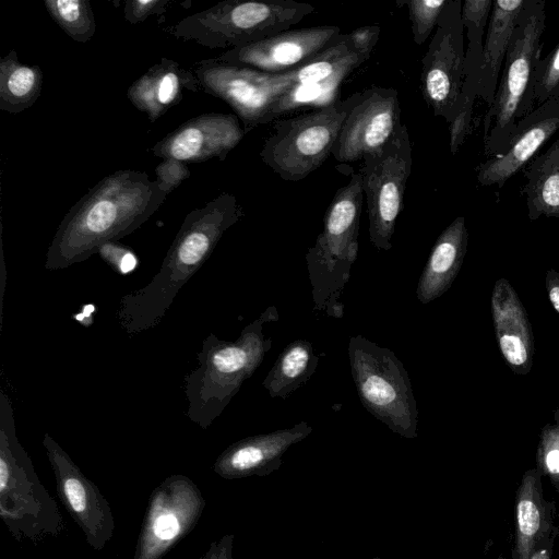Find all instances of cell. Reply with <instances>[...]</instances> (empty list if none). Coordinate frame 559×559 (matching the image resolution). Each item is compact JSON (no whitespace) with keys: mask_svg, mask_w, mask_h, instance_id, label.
Listing matches in <instances>:
<instances>
[{"mask_svg":"<svg viewBox=\"0 0 559 559\" xmlns=\"http://www.w3.org/2000/svg\"><path fill=\"white\" fill-rule=\"evenodd\" d=\"M0 515L16 539L32 543L58 535L63 521L20 444L10 400L0 399Z\"/></svg>","mask_w":559,"mask_h":559,"instance_id":"5","label":"cell"},{"mask_svg":"<svg viewBox=\"0 0 559 559\" xmlns=\"http://www.w3.org/2000/svg\"><path fill=\"white\" fill-rule=\"evenodd\" d=\"M246 134L235 114H203L181 123L153 147L155 156L200 163L225 160Z\"/></svg>","mask_w":559,"mask_h":559,"instance_id":"17","label":"cell"},{"mask_svg":"<svg viewBox=\"0 0 559 559\" xmlns=\"http://www.w3.org/2000/svg\"><path fill=\"white\" fill-rule=\"evenodd\" d=\"M166 197L145 173L126 169L108 175L64 215L47 250L45 267L61 270L87 260L102 245L140 228Z\"/></svg>","mask_w":559,"mask_h":559,"instance_id":"1","label":"cell"},{"mask_svg":"<svg viewBox=\"0 0 559 559\" xmlns=\"http://www.w3.org/2000/svg\"><path fill=\"white\" fill-rule=\"evenodd\" d=\"M525 0H496L492 2L487 32L484 40L483 60L479 76L478 97L492 106L497 93L500 72Z\"/></svg>","mask_w":559,"mask_h":559,"instance_id":"25","label":"cell"},{"mask_svg":"<svg viewBox=\"0 0 559 559\" xmlns=\"http://www.w3.org/2000/svg\"><path fill=\"white\" fill-rule=\"evenodd\" d=\"M412 145L406 124L378 153L362 159L359 170L366 195L369 239L377 250L392 248V237L412 170Z\"/></svg>","mask_w":559,"mask_h":559,"instance_id":"10","label":"cell"},{"mask_svg":"<svg viewBox=\"0 0 559 559\" xmlns=\"http://www.w3.org/2000/svg\"><path fill=\"white\" fill-rule=\"evenodd\" d=\"M234 535L226 534L211 544L209 550L200 559H233Z\"/></svg>","mask_w":559,"mask_h":559,"instance_id":"38","label":"cell"},{"mask_svg":"<svg viewBox=\"0 0 559 559\" xmlns=\"http://www.w3.org/2000/svg\"><path fill=\"white\" fill-rule=\"evenodd\" d=\"M558 129L559 96L548 99L518 121L503 153L489 157L478 166V183L501 188L526 166Z\"/></svg>","mask_w":559,"mask_h":559,"instance_id":"18","label":"cell"},{"mask_svg":"<svg viewBox=\"0 0 559 559\" xmlns=\"http://www.w3.org/2000/svg\"><path fill=\"white\" fill-rule=\"evenodd\" d=\"M536 468L559 493V407L554 412V423H548L540 430Z\"/></svg>","mask_w":559,"mask_h":559,"instance_id":"32","label":"cell"},{"mask_svg":"<svg viewBox=\"0 0 559 559\" xmlns=\"http://www.w3.org/2000/svg\"><path fill=\"white\" fill-rule=\"evenodd\" d=\"M372 559H381V558H379V557H374V558H372Z\"/></svg>","mask_w":559,"mask_h":559,"instance_id":"42","label":"cell"},{"mask_svg":"<svg viewBox=\"0 0 559 559\" xmlns=\"http://www.w3.org/2000/svg\"><path fill=\"white\" fill-rule=\"evenodd\" d=\"M448 0H411L404 2L408 9L415 44L423 45L436 28Z\"/></svg>","mask_w":559,"mask_h":559,"instance_id":"33","label":"cell"},{"mask_svg":"<svg viewBox=\"0 0 559 559\" xmlns=\"http://www.w3.org/2000/svg\"><path fill=\"white\" fill-rule=\"evenodd\" d=\"M43 86V72L38 66L19 61L11 50L0 60V109L20 114L35 104Z\"/></svg>","mask_w":559,"mask_h":559,"instance_id":"28","label":"cell"},{"mask_svg":"<svg viewBox=\"0 0 559 559\" xmlns=\"http://www.w3.org/2000/svg\"><path fill=\"white\" fill-rule=\"evenodd\" d=\"M545 2L525 0L503 61L492 106L484 120L485 153L489 157L506 150L528 95L542 50Z\"/></svg>","mask_w":559,"mask_h":559,"instance_id":"8","label":"cell"},{"mask_svg":"<svg viewBox=\"0 0 559 559\" xmlns=\"http://www.w3.org/2000/svg\"><path fill=\"white\" fill-rule=\"evenodd\" d=\"M354 70L355 68H346L322 81L293 86L272 107L271 122L299 109H320L340 100L341 84Z\"/></svg>","mask_w":559,"mask_h":559,"instance_id":"29","label":"cell"},{"mask_svg":"<svg viewBox=\"0 0 559 559\" xmlns=\"http://www.w3.org/2000/svg\"><path fill=\"white\" fill-rule=\"evenodd\" d=\"M528 218L559 217V136L524 169Z\"/></svg>","mask_w":559,"mask_h":559,"instance_id":"26","label":"cell"},{"mask_svg":"<svg viewBox=\"0 0 559 559\" xmlns=\"http://www.w3.org/2000/svg\"><path fill=\"white\" fill-rule=\"evenodd\" d=\"M462 1L448 0L421 60V92L435 116L453 121L463 85L465 43Z\"/></svg>","mask_w":559,"mask_h":559,"instance_id":"11","label":"cell"},{"mask_svg":"<svg viewBox=\"0 0 559 559\" xmlns=\"http://www.w3.org/2000/svg\"><path fill=\"white\" fill-rule=\"evenodd\" d=\"M311 432L312 427L301 421L289 428L247 437L230 444L216 459L214 471L228 480L270 475L281 467L286 451Z\"/></svg>","mask_w":559,"mask_h":559,"instance_id":"19","label":"cell"},{"mask_svg":"<svg viewBox=\"0 0 559 559\" xmlns=\"http://www.w3.org/2000/svg\"><path fill=\"white\" fill-rule=\"evenodd\" d=\"M97 252L112 267L123 274L132 271L138 263L134 252L117 241H108L102 245Z\"/></svg>","mask_w":559,"mask_h":559,"instance_id":"36","label":"cell"},{"mask_svg":"<svg viewBox=\"0 0 559 559\" xmlns=\"http://www.w3.org/2000/svg\"><path fill=\"white\" fill-rule=\"evenodd\" d=\"M362 193L361 176L354 173L334 194L324 214L323 229L306 254L313 311L334 319L344 316L340 298L358 254Z\"/></svg>","mask_w":559,"mask_h":559,"instance_id":"4","label":"cell"},{"mask_svg":"<svg viewBox=\"0 0 559 559\" xmlns=\"http://www.w3.org/2000/svg\"><path fill=\"white\" fill-rule=\"evenodd\" d=\"M559 535L551 536L547 540L539 544L531 554L528 559H551L554 554L555 542Z\"/></svg>","mask_w":559,"mask_h":559,"instance_id":"40","label":"cell"},{"mask_svg":"<svg viewBox=\"0 0 559 559\" xmlns=\"http://www.w3.org/2000/svg\"><path fill=\"white\" fill-rule=\"evenodd\" d=\"M190 71L199 91L221 98L233 108L246 133L271 122L272 107L287 92L274 82L273 73L215 58L198 61Z\"/></svg>","mask_w":559,"mask_h":559,"instance_id":"12","label":"cell"},{"mask_svg":"<svg viewBox=\"0 0 559 559\" xmlns=\"http://www.w3.org/2000/svg\"><path fill=\"white\" fill-rule=\"evenodd\" d=\"M468 233L463 216L456 217L437 238L416 288V296L427 305L452 285L463 264Z\"/></svg>","mask_w":559,"mask_h":559,"instance_id":"24","label":"cell"},{"mask_svg":"<svg viewBox=\"0 0 559 559\" xmlns=\"http://www.w3.org/2000/svg\"><path fill=\"white\" fill-rule=\"evenodd\" d=\"M242 216L236 197L227 192L189 212L155 276L142 288L122 296L117 311L121 328L136 334L156 326L224 233Z\"/></svg>","mask_w":559,"mask_h":559,"instance_id":"2","label":"cell"},{"mask_svg":"<svg viewBox=\"0 0 559 559\" xmlns=\"http://www.w3.org/2000/svg\"><path fill=\"white\" fill-rule=\"evenodd\" d=\"M46 10L64 33L78 43H87L96 32L88 0H45Z\"/></svg>","mask_w":559,"mask_h":559,"instance_id":"30","label":"cell"},{"mask_svg":"<svg viewBox=\"0 0 559 559\" xmlns=\"http://www.w3.org/2000/svg\"><path fill=\"white\" fill-rule=\"evenodd\" d=\"M294 0H227L183 17L167 32L207 48H237L278 34L312 13Z\"/></svg>","mask_w":559,"mask_h":559,"instance_id":"6","label":"cell"},{"mask_svg":"<svg viewBox=\"0 0 559 559\" xmlns=\"http://www.w3.org/2000/svg\"><path fill=\"white\" fill-rule=\"evenodd\" d=\"M278 320L275 306L267 307L246 325L236 341L207 335L198 354V366L185 379L188 417L206 429L239 392L272 347L265 324Z\"/></svg>","mask_w":559,"mask_h":559,"instance_id":"3","label":"cell"},{"mask_svg":"<svg viewBox=\"0 0 559 559\" xmlns=\"http://www.w3.org/2000/svg\"><path fill=\"white\" fill-rule=\"evenodd\" d=\"M556 512V502L545 498L540 473L536 467L527 469L515 496V538L511 559H528L539 544L559 535Z\"/></svg>","mask_w":559,"mask_h":559,"instance_id":"22","label":"cell"},{"mask_svg":"<svg viewBox=\"0 0 559 559\" xmlns=\"http://www.w3.org/2000/svg\"><path fill=\"white\" fill-rule=\"evenodd\" d=\"M43 444L56 477L60 500L82 530L88 545L102 550L115 531L114 515L107 500L49 433L45 435Z\"/></svg>","mask_w":559,"mask_h":559,"instance_id":"15","label":"cell"},{"mask_svg":"<svg viewBox=\"0 0 559 559\" xmlns=\"http://www.w3.org/2000/svg\"><path fill=\"white\" fill-rule=\"evenodd\" d=\"M347 352L361 405L394 433L415 439L418 408L403 362L390 348L362 335L349 338Z\"/></svg>","mask_w":559,"mask_h":559,"instance_id":"7","label":"cell"},{"mask_svg":"<svg viewBox=\"0 0 559 559\" xmlns=\"http://www.w3.org/2000/svg\"><path fill=\"white\" fill-rule=\"evenodd\" d=\"M402 124L397 91L367 88L344 120L332 156L341 163L362 160L380 152Z\"/></svg>","mask_w":559,"mask_h":559,"instance_id":"14","label":"cell"},{"mask_svg":"<svg viewBox=\"0 0 559 559\" xmlns=\"http://www.w3.org/2000/svg\"><path fill=\"white\" fill-rule=\"evenodd\" d=\"M380 38V26L377 24L360 26L346 34L350 49L366 61L369 59Z\"/></svg>","mask_w":559,"mask_h":559,"instance_id":"35","label":"cell"},{"mask_svg":"<svg viewBox=\"0 0 559 559\" xmlns=\"http://www.w3.org/2000/svg\"><path fill=\"white\" fill-rule=\"evenodd\" d=\"M204 506L190 478H166L151 495L134 559H160L195 526Z\"/></svg>","mask_w":559,"mask_h":559,"instance_id":"13","label":"cell"},{"mask_svg":"<svg viewBox=\"0 0 559 559\" xmlns=\"http://www.w3.org/2000/svg\"><path fill=\"white\" fill-rule=\"evenodd\" d=\"M319 360L312 343L296 340L280 354L262 384L272 399L286 400L310 379Z\"/></svg>","mask_w":559,"mask_h":559,"instance_id":"27","label":"cell"},{"mask_svg":"<svg viewBox=\"0 0 559 559\" xmlns=\"http://www.w3.org/2000/svg\"><path fill=\"white\" fill-rule=\"evenodd\" d=\"M157 183L167 194L190 177L185 162L175 158L163 159L155 168Z\"/></svg>","mask_w":559,"mask_h":559,"instance_id":"34","label":"cell"},{"mask_svg":"<svg viewBox=\"0 0 559 559\" xmlns=\"http://www.w3.org/2000/svg\"><path fill=\"white\" fill-rule=\"evenodd\" d=\"M491 0H466L462 3V21L466 29L464 76L456 114L449 124L450 150L454 155L469 132L473 107L478 97L485 28L492 8Z\"/></svg>","mask_w":559,"mask_h":559,"instance_id":"20","label":"cell"},{"mask_svg":"<svg viewBox=\"0 0 559 559\" xmlns=\"http://www.w3.org/2000/svg\"><path fill=\"white\" fill-rule=\"evenodd\" d=\"M183 87L199 92L193 73L174 60L162 58L130 85L127 97L154 122L181 100Z\"/></svg>","mask_w":559,"mask_h":559,"instance_id":"23","label":"cell"},{"mask_svg":"<svg viewBox=\"0 0 559 559\" xmlns=\"http://www.w3.org/2000/svg\"><path fill=\"white\" fill-rule=\"evenodd\" d=\"M557 96H559V43L551 52L536 62L532 85L518 120Z\"/></svg>","mask_w":559,"mask_h":559,"instance_id":"31","label":"cell"},{"mask_svg":"<svg viewBox=\"0 0 559 559\" xmlns=\"http://www.w3.org/2000/svg\"><path fill=\"white\" fill-rule=\"evenodd\" d=\"M490 302L497 343L506 362L514 373L527 374L535 352L533 331L526 310L508 280L495 283Z\"/></svg>","mask_w":559,"mask_h":559,"instance_id":"21","label":"cell"},{"mask_svg":"<svg viewBox=\"0 0 559 559\" xmlns=\"http://www.w3.org/2000/svg\"><path fill=\"white\" fill-rule=\"evenodd\" d=\"M545 286L549 301L551 302L555 310L559 313V272L555 270L547 271Z\"/></svg>","mask_w":559,"mask_h":559,"instance_id":"39","label":"cell"},{"mask_svg":"<svg viewBox=\"0 0 559 559\" xmlns=\"http://www.w3.org/2000/svg\"><path fill=\"white\" fill-rule=\"evenodd\" d=\"M496 559H504V557L499 555Z\"/></svg>","mask_w":559,"mask_h":559,"instance_id":"41","label":"cell"},{"mask_svg":"<svg viewBox=\"0 0 559 559\" xmlns=\"http://www.w3.org/2000/svg\"><path fill=\"white\" fill-rule=\"evenodd\" d=\"M343 37L335 25L288 29L241 47L228 49L215 59L266 73H286L316 58Z\"/></svg>","mask_w":559,"mask_h":559,"instance_id":"16","label":"cell"},{"mask_svg":"<svg viewBox=\"0 0 559 559\" xmlns=\"http://www.w3.org/2000/svg\"><path fill=\"white\" fill-rule=\"evenodd\" d=\"M169 2V0H128L124 3L123 16L129 23L136 24L151 15L166 12Z\"/></svg>","mask_w":559,"mask_h":559,"instance_id":"37","label":"cell"},{"mask_svg":"<svg viewBox=\"0 0 559 559\" xmlns=\"http://www.w3.org/2000/svg\"><path fill=\"white\" fill-rule=\"evenodd\" d=\"M362 97L364 91L357 92L326 107L275 121L261 159L286 181L306 178L332 155L344 120Z\"/></svg>","mask_w":559,"mask_h":559,"instance_id":"9","label":"cell"}]
</instances>
